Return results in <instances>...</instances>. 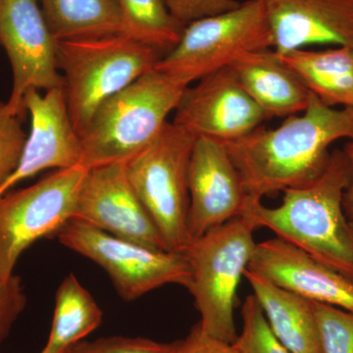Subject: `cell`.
Segmentation results:
<instances>
[{
	"mask_svg": "<svg viewBox=\"0 0 353 353\" xmlns=\"http://www.w3.org/2000/svg\"><path fill=\"white\" fill-rule=\"evenodd\" d=\"M268 48L273 41L263 0H248L185 26L178 44L154 69L190 85L248 53Z\"/></svg>",
	"mask_w": 353,
	"mask_h": 353,
	"instance_id": "cell-7",
	"label": "cell"
},
{
	"mask_svg": "<svg viewBox=\"0 0 353 353\" xmlns=\"http://www.w3.org/2000/svg\"><path fill=\"white\" fill-rule=\"evenodd\" d=\"M162 57L124 34L58 41L65 101L79 136L104 102L154 69Z\"/></svg>",
	"mask_w": 353,
	"mask_h": 353,
	"instance_id": "cell-4",
	"label": "cell"
},
{
	"mask_svg": "<svg viewBox=\"0 0 353 353\" xmlns=\"http://www.w3.org/2000/svg\"><path fill=\"white\" fill-rule=\"evenodd\" d=\"M188 87L152 69L113 95L80 136L81 165L127 163L157 138Z\"/></svg>",
	"mask_w": 353,
	"mask_h": 353,
	"instance_id": "cell-3",
	"label": "cell"
},
{
	"mask_svg": "<svg viewBox=\"0 0 353 353\" xmlns=\"http://www.w3.org/2000/svg\"><path fill=\"white\" fill-rule=\"evenodd\" d=\"M62 353H68V350H66V352H62Z\"/></svg>",
	"mask_w": 353,
	"mask_h": 353,
	"instance_id": "cell-32",
	"label": "cell"
},
{
	"mask_svg": "<svg viewBox=\"0 0 353 353\" xmlns=\"http://www.w3.org/2000/svg\"><path fill=\"white\" fill-rule=\"evenodd\" d=\"M27 305V296L22 281L15 274L0 278V345L6 340L11 329Z\"/></svg>",
	"mask_w": 353,
	"mask_h": 353,
	"instance_id": "cell-27",
	"label": "cell"
},
{
	"mask_svg": "<svg viewBox=\"0 0 353 353\" xmlns=\"http://www.w3.org/2000/svg\"><path fill=\"white\" fill-rule=\"evenodd\" d=\"M196 137L167 122L157 139L126 163L132 190L169 252L189 245V166Z\"/></svg>",
	"mask_w": 353,
	"mask_h": 353,
	"instance_id": "cell-6",
	"label": "cell"
},
{
	"mask_svg": "<svg viewBox=\"0 0 353 353\" xmlns=\"http://www.w3.org/2000/svg\"><path fill=\"white\" fill-rule=\"evenodd\" d=\"M31 90L25 97L31 116V132L22 157L10 178L0 187V196L17 183L48 169H66L81 165L82 143L70 118L63 87Z\"/></svg>",
	"mask_w": 353,
	"mask_h": 353,
	"instance_id": "cell-14",
	"label": "cell"
},
{
	"mask_svg": "<svg viewBox=\"0 0 353 353\" xmlns=\"http://www.w3.org/2000/svg\"><path fill=\"white\" fill-rule=\"evenodd\" d=\"M350 232H352V239H353V223L352 222H350Z\"/></svg>",
	"mask_w": 353,
	"mask_h": 353,
	"instance_id": "cell-31",
	"label": "cell"
},
{
	"mask_svg": "<svg viewBox=\"0 0 353 353\" xmlns=\"http://www.w3.org/2000/svg\"><path fill=\"white\" fill-rule=\"evenodd\" d=\"M185 340L158 343L143 338L108 336L94 341H82L68 350V353H182Z\"/></svg>",
	"mask_w": 353,
	"mask_h": 353,
	"instance_id": "cell-25",
	"label": "cell"
},
{
	"mask_svg": "<svg viewBox=\"0 0 353 353\" xmlns=\"http://www.w3.org/2000/svg\"><path fill=\"white\" fill-rule=\"evenodd\" d=\"M176 21L187 26L201 18L217 15L240 6L236 0H165Z\"/></svg>",
	"mask_w": 353,
	"mask_h": 353,
	"instance_id": "cell-28",
	"label": "cell"
},
{
	"mask_svg": "<svg viewBox=\"0 0 353 353\" xmlns=\"http://www.w3.org/2000/svg\"><path fill=\"white\" fill-rule=\"evenodd\" d=\"M55 236L61 245L99 265L124 301H136L166 285H189V262L183 252L141 245L78 219L69 220Z\"/></svg>",
	"mask_w": 353,
	"mask_h": 353,
	"instance_id": "cell-8",
	"label": "cell"
},
{
	"mask_svg": "<svg viewBox=\"0 0 353 353\" xmlns=\"http://www.w3.org/2000/svg\"><path fill=\"white\" fill-rule=\"evenodd\" d=\"M350 176L347 155L334 150L322 173L305 185L285 190L277 208L248 196L241 217L353 282V239L343 205Z\"/></svg>",
	"mask_w": 353,
	"mask_h": 353,
	"instance_id": "cell-2",
	"label": "cell"
},
{
	"mask_svg": "<svg viewBox=\"0 0 353 353\" xmlns=\"http://www.w3.org/2000/svg\"><path fill=\"white\" fill-rule=\"evenodd\" d=\"M189 194L190 241L243 215L248 196L222 141L196 137L190 160Z\"/></svg>",
	"mask_w": 353,
	"mask_h": 353,
	"instance_id": "cell-13",
	"label": "cell"
},
{
	"mask_svg": "<svg viewBox=\"0 0 353 353\" xmlns=\"http://www.w3.org/2000/svg\"><path fill=\"white\" fill-rule=\"evenodd\" d=\"M266 119L264 111L226 67L185 88L173 123L194 136L226 143L250 134Z\"/></svg>",
	"mask_w": 353,
	"mask_h": 353,
	"instance_id": "cell-11",
	"label": "cell"
},
{
	"mask_svg": "<svg viewBox=\"0 0 353 353\" xmlns=\"http://www.w3.org/2000/svg\"><path fill=\"white\" fill-rule=\"evenodd\" d=\"M322 353H353V313L313 303Z\"/></svg>",
	"mask_w": 353,
	"mask_h": 353,
	"instance_id": "cell-24",
	"label": "cell"
},
{
	"mask_svg": "<svg viewBox=\"0 0 353 353\" xmlns=\"http://www.w3.org/2000/svg\"><path fill=\"white\" fill-rule=\"evenodd\" d=\"M241 318L243 329L236 341L241 353H290L272 333L254 296L246 297Z\"/></svg>",
	"mask_w": 353,
	"mask_h": 353,
	"instance_id": "cell-23",
	"label": "cell"
},
{
	"mask_svg": "<svg viewBox=\"0 0 353 353\" xmlns=\"http://www.w3.org/2000/svg\"><path fill=\"white\" fill-rule=\"evenodd\" d=\"M278 55L323 103L353 108V46Z\"/></svg>",
	"mask_w": 353,
	"mask_h": 353,
	"instance_id": "cell-19",
	"label": "cell"
},
{
	"mask_svg": "<svg viewBox=\"0 0 353 353\" xmlns=\"http://www.w3.org/2000/svg\"><path fill=\"white\" fill-rule=\"evenodd\" d=\"M341 139H353V108H331L310 92L307 108L299 115L224 145L246 194L262 201L314 180L328 163L330 145Z\"/></svg>",
	"mask_w": 353,
	"mask_h": 353,
	"instance_id": "cell-1",
	"label": "cell"
},
{
	"mask_svg": "<svg viewBox=\"0 0 353 353\" xmlns=\"http://www.w3.org/2000/svg\"><path fill=\"white\" fill-rule=\"evenodd\" d=\"M243 277L253 290L276 339L290 353H322L313 301L246 269Z\"/></svg>",
	"mask_w": 353,
	"mask_h": 353,
	"instance_id": "cell-18",
	"label": "cell"
},
{
	"mask_svg": "<svg viewBox=\"0 0 353 353\" xmlns=\"http://www.w3.org/2000/svg\"><path fill=\"white\" fill-rule=\"evenodd\" d=\"M248 269L313 303L353 313L352 281L277 236L256 243Z\"/></svg>",
	"mask_w": 353,
	"mask_h": 353,
	"instance_id": "cell-15",
	"label": "cell"
},
{
	"mask_svg": "<svg viewBox=\"0 0 353 353\" xmlns=\"http://www.w3.org/2000/svg\"><path fill=\"white\" fill-rule=\"evenodd\" d=\"M27 138L20 117L9 111L6 102L0 101V187L19 165Z\"/></svg>",
	"mask_w": 353,
	"mask_h": 353,
	"instance_id": "cell-26",
	"label": "cell"
},
{
	"mask_svg": "<svg viewBox=\"0 0 353 353\" xmlns=\"http://www.w3.org/2000/svg\"><path fill=\"white\" fill-rule=\"evenodd\" d=\"M229 67L267 118L289 117L307 108L310 92L273 48L248 53Z\"/></svg>",
	"mask_w": 353,
	"mask_h": 353,
	"instance_id": "cell-17",
	"label": "cell"
},
{
	"mask_svg": "<svg viewBox=\"0 0 353 353\" xmlns=\"http://www.w3.org/2000/svg\"><path fill=\"white\" fill-rule=\"evenodd\" d=\"M39 0H0V46L12 69V90L7 108L18 117L27 112L31 90L63 87L58 69V41L44 19Z\"/></svg>",
	"mask_w": 353,
	"mask_h": 353,
	"instance_id": "cell-10",
	"label": "cell"
},
{
	"mask_svg": "<svg viewBox=\"0 0 353 353\" xmlns=\"http://www.w3.org/2000/svg\"><path fill=\"white\" fill-rule=\"evenodd\" d=\"M102 310L78 279L69 274L58 288L50 336L41 353H62L101 326Z\"/></svg>",
	"mask_w": 353,
	"mask_h": 353,
	"instance_id": "cell-21",
	"label": "cell"
},
{
	"mask_svg": "<svg viewBox=\"0 0 353 353\" xmlns=\"http://www.w3.org/2000/svg\"><path fill=\"white\" fill-rule=\"evenodd\" d=\"M182 353H241L236 343H228L224 341L209 338L202 333L199 323L192 329L189 336L185 339Z\"/></svg>",
	"mask_w": 353,
	"mask_h": 353,
	"instance_id": "cell-29",
	"label": "cell"
},
{
	"mask_svg": "<svg viewBox=\"0 0 353 353\" xmlns=\"http://www.w3.org/2000/svg\"><path fill=\"white\" fill-rule=\"evenodd\" d=\"M343 152L347 155L348 163H350V182L343 194V205L347 220L353 223V139H348Z\"/></svg>",
	"mask_w": 353,
	"mask_h": 353,
	"instance_id": "cell-30",
	"label": "cell"
},
{
	"mask_svg": "<svg viewBox=\"0 0 353 353\" xmlns=\"http://www.w3.org/2000/svg\"><path fill=\"white\" fill-rule=\"evenodd\" d=\"M87 169H59L25 189L0 196V278L14 275L23 252L39 239L57 234L75 215Z\"/></svg>",
	"mask_w": 353,
	"mask_h": 353,
	"instance_id": "cell-9",
	"label": "cell"
},
{
	"mask_svg": "<svg viewBox=\"0 0 353 353\" xmlns=\"http://www.w3.org/2000/svg\"><path fill=\"white\" fill-rule=\"evenodd\" d=\"M250 220L239 217L190 241L183 250L189 262L190 290L201 314L202 333L234 343L236 292L254 254L256 241Z\"/></svg>",
	"mask_w": 353,
	"mask_h": 353,
	"instance_id": "cell-5",
	"label": "cell"
},
{
	"mask_svg": "<svg viewBox=\"0 0 353 353\" xmlns=\"http://www.w3.org/2000/svg\"><path fill=\"white\" fill-rule=\"evenodd\" d=\"M278 54L314 44L353 46V0H263Z\"/></svg>",
	"mask_w": 353,
	"mask_h": 353,
	"instance_id": "cell-16",
	"label": "cell"
},
{
	"mask_svg": "<svg viewBox=\"0 0 353 353\" xmlns=\"http://www.w3.org/2000/svg\"><path fill=\"white\" fill-rule=\"evenodd\" d=\"M57 41L104 38L122 34L117 0H39Z\"/></svg>",
	"mask_w": 353,
	"mask_h": 353,
	"instance_id": "cell-20",
	"label": "cell"
},
{
	"mask_svg": "<svg viewBox=\"0 0 353 353\" xmlns=\"http://www.w3.org/2000/svg\"><path fill=\"white\" fill-rule=\"evenodd\" d=\"M73 219L119 238L168 250L145 206L132 190L126 163L103 165L87 170Z\"/></svg>",
	"mask_w": 353,
	"mask_h": 353,
	"instance_id": "cell-12",
	"label": "cell"
},
{
	"mask_svg": "<svg viewBox=\"0 0 353 353\" xmlns=\"http://www.w3.org/2000/svg\"><path fill=\"white\" fill-rule=\"evenodd\" d=\"M122 34L166 55L178 44L185 26L172 16L165 0H117Z\"/></svg>",
	"mask_w": 353,
	"mask_h": 353,
	"instance_id": "cell-22",
	"label": "cell"
}]
</instances>
